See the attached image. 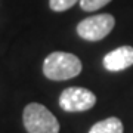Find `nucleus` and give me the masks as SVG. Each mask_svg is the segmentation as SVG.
<instances>
[{"instance_id": "obj_1", "label": "nucleus", "mask_w": 133, "mask_h": 133, "mask_svg": "<svg viewBox=\"0 0 133 133\" xmlns=\"http://www.w3.org/2000/svg\"><path fill=\"white\" fill-rule=\"evenodd\" d=\"M83 65L76 55L68 52H52L43 62V74L53 81L74 78L81 72Z\"/></svg>"}, {"instance_id": "obj_8", "label": "nucleus", "mask_w": 133, "mask_h": 133, "mask_svg": "<svg viewBox=\"0 0 133 133\" xmlns=\"http://www.w3.org/2000/svg\"><path fill=\"white\" fill-rule=\"evenodd\" d=\"M77 2H80V0H49V6L55 12H64V10L72 8Z\"/></svg>"}, {"instance_id": "obj_5", "label": "nucleus", "mask_w": 133, "mask_h": 133, "mask_svg": "<svg viewBox=\"0 0 133 133\" xmlns=\"http://www.w3.org/2000/svg\"><path fill=\"white\" fill-rule=\"evenodd\" d=\"M133 65V48L132 46H121L111 50L104 56V66L108 71L117 72L123 71Z\"/></svg>"}, {"instance_id": "obj_3", "label": "nucleus", "mask_w": 133, "mask_h": 133, "mask_svg": "<svg viewBox=\"0 0 133 133\" xmlns=\"http://www.w3.org/2000/svg\"><path fill=\"white\" fill-rule=\"evenodd\" d=\"M115 25V19L109 14L93 15L83 19L77 25V34L87 42H99L108 36Z\"/></svg>"}, {"instance_id": "obj_6", "label": "nucleus", "mask_w": 133, "mask_h": 133, "mask_svg": "<svg viewBox=\"0 0 133 133\" xmlns=\"http://www.w3.org/2000/svg\"><path fill=\"white\" fill-rule=\"evenodd\" d=\"M89 133H123V123L117 117H109L93 124Z\"/></svg>"}, {"instance_id": "obj_4", "label": "nucleus", "mask_w": 133, "mask_h": 133, "mask_svg": "<svg viewBox=\"0 0 133 133\" xmlns=\"http://www.w3.org/2000/svg\"><path fill=\"white\" fill-rule=\"evenodd\" d=\"M96 96L86 87H66L59 96V107L66 112H83L93 108Z\"/></svg>"}, {"instance_id": "obj_2", "label": "nucleus", "mask_w": 133, "mask_h": 133, "mask_svg": "<svg viewBox=\"0 0 133 133\" xmlns=\"http://www.w3.org/2000/svg\"><path fill=\"white\" fill-rule=\"evenodd\" d=\"M22 120L28 133H59L56 117L42 104L33 102L27 105Z\"/></svg>"}, {"instance_id": "obj_7", "label": "nucleus", "mask_w": 133, "mask_h": 133, "mask_svg": "<svg viewBox=\"0 0 133 133\" xmlns=\"http://www.w3.org/2000/svg\"><path fill=\"white\" fill-rule=\"evenodd\" d=\"M111 0H80V8L86 12H93L101 8H104L105 5H108Z\"/></svg>"}]
</instances>
